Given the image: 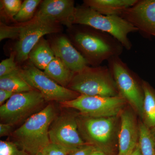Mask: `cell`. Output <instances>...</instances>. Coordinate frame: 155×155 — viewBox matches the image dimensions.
<instances>
[{
    "label": "cell",
    "mask_w": 155,
    "mask_h": 155,
    "mask_svg": "<svg viewBox=\"0 0 155 155\" xmlns=\"http://www.w3.org/2000/svg\"><path fill=\"white\" fill-rule=\"evenodd\" d=\"M90 28H78L72 36L74 45L89 65L98 67L104 61L122 54L124 47L116 39Z\"/></svg>",
    "instance_id": "obj_1"
},
{
    "label": "cell",
    "mask_w": 155,
    "mask_h": 155,
    "mask_svg": "<svg viewBox=\"0 0 155 155\" xmlns=\"http://www.w3.org/2000/svg\"><path fill=\"white\" fill-rule=\"evenodd\" d=\"M77 122L79 134L85 143L107 155H118L119 116L92 118L79 114Z\"/></svg>",
    "instance_id": "obj_2"
},
{
    "label": "cell",
    "mask_w": 155,
    "mask_h": 155,
    "mask_svg": "<svg viewBox=\"0 0 155 155\" xmlns=\"http://www.w3.org/2000/svg\"><path fill=\"white\" fill-rule=\"evenodd\" d=\"M56 118L54 108L49 104L26 119L13 134L15 143L29 155H35L49 144V130Z\"/></svg>",
    "instance_id": "obj_3"
},
{
    "label": "cell",
    "mask_w": 155,
    "mask_h": 155,
    "mask_svg": "<svg viewBox=\"0 0 155 155\" xmlns=\"http://www.w3.org/2000/svg\"><path fill=\"white\" fill-rule=\"evenodd\" d=\"M73 24L86 25L109 34L128 51L132 46L128 34L138 31L137 28L120 16L103 15L84 5L75 8Z\"/></svg>",
    "instance_id": "obj_4"
},
{
    "label": "cell",
    "mask_w": 155,
    "mask_h": 155,
    "mask_svg": "<svg viewBox=\"0 0 155 155\" xmlns=\"http://www.w3.org/2000/svg\"><path fill=\"white\" fill-rule=\"evenodd\" d=\"M67 88L84 95H119L112 73L107 66H87L79 72L74 73Z\"/></svg>",
    "instance_id": "obj_5"
},
{
    "label": "cell",
    "mask_w": 155,
    "mask_h": 155,
    "mask_svg": "<svg viewBox=\"0 0 155 155\" xmlns=\"http://www.w3.org/2000/svg\"><path fill=\"white\" fill-rule=\"evenodd\" d=\"M107 61L119 95L126 100L141 119L144 99L143 81H140L135 73L119 57L111 58Z\"/></svg>",
    "instance_id": "obj_6"
},
{
    "label": "cell",
    "mask_w": 155,
    "mask_h": 155,
    "mask_svg": "<svg viewBox=\"0 0 155 155\" xmlns=\"http://www.w3.org/2000/svg\"><path fill=\"white\" fill-rule=\"evenodd\" d=\"M61 104L65 107L77 110L80 115L92 118L119 116L128 105L126 100L120 95L104 97L80 95L74 99Z\"/></svg>",
    "instance_id": "obj_7"
},
{
    "label": "cell",
    "mask_w": 155,
    "mask_h": 155,
    "mask_svg": "<svg viewBox=\"0 0 155 155\" xmlns=\"http://www.w3.org/2000/svg\"><path fill=\"white\" fill-rule=\"evenodd\" d=\"M19 75L33 89L39 92L45 101L60 103L76 98L79 94L61 86L32 63L19 68Z\"/></svg>",
    "instance_id": "obj_8"
},
{
    "label": "cell",
    "mask_w": 155,
    "mask_h": 155,
    "mask_svg": "<svg viewBox=\"0 0 155 155\" xmlns=\"http://www.w3.org/2000/svg\"><path fill=\"white\" fill-rule=\"evenodd\" d=\"M19 25V40L15 45L14 51L16 60L19 63L25 62L28 59L31 51L43 36L61 30L58 23L35 16L30 21Z\"/></svg>",
    "instance_id": "obj_9"
},
{
    "label": "cell",
    "mask_w": 155,
    "mask_h": 155,
    "mask_svg": "<svg viewBox=\"0 0 155 155\" xmlns=\"http://www.w3.org/2000/svg\"><path fill=\"white\" fill-rule=\"evenodd\" d=\"M45 101L36 90L14 94L0 107V118L3 123L14 125L28 119Z\"/></svg>",
    "instance_id": "obj_10"
},
{
    "label": "cell",
    "mask_w": 155,
    "mask_h": 155,
    "mask_svg": "<svg viewBox=\"0 0 155 155\" xmlns=\"http://www.w3.org/2000/svg\"><path fill=\"white\" fill-rule=\"evenodd\" d=\"M49 135L51 143L64 148L69 154L86 143L78 131L77 115L64 114L55 118L50 126Z\"/></svg>",
    "instance_id": "obj_11"
},
{
    "label": "cell",
    "mask_w": 155,
    "mask_h": 155,
    "mask_svg": "<svg viewBox=\"0 0 155 155\" xmlns=\"http://www.w3.org/2000/svg\"><path fill=\"white\" fill-rule=\"evenodd\" d=\"M120 17L130 22L144 36L155 37V0H138Z\"/></svg>",
    "instance_id": "obj_12"
},
{
    "label": "cell",
    "mask_w": 155,
    "mask_h": 155,
    "mask_svg": "<svg viewBox=\"0 0 155 155\" xmlns=\"http://www.w3.org/2000/svg\"><path fill=\"white\" fill-rule=\"evenodd\" d=\"M137 115L129 105L127 106L119 115L120 125L118 155H130L138 144L139 126Z\"/></svg>",
    "instance_id": "obj_13"
},
{
    "label": "cell",
    "mask_w": 155,
    "mask_h": 155,
    "mask_svg": "<svg viewBox=\"0 0 155 155\" xmlns=\"http://www.w3.org/2000/svg\"><path fill=\"white\" fill-rule=\"evenodd\" d=\"M75 8L72 0H45L42 2L35 16L71 26L73 25Z\"/></svg>",
    "instance_id": "obj_14"
},
{
    "label": "cell",
    "mask_w": 155,
    "mask_h": 155,
    "mask_svg": "<svg viewBox=\"0 0 155 155\" xmlns=\"http://www.w3.org/2000/svg\"><path fill=\"white\" fill-rule=\"evenodd\" d=\"M51 46L55 57L74 73L79 72L88 66L85 58L66 37H57L53 41Z\"/></svg>",
    "instance_id": "obj_15"
},
{
    "label": "cell",
    "mask_w": 155,
    "mask_h": 155,
    "mask_svg": "<svg viewBox=\"0 0 155 155\" xmlns=\"http://www.w3.org/2000/svg\"><path fill=\"white\" fill-rule=\"evenodd\" d=\"M138 0H85L84 5L106 16H120L126 9L134 5Z\"/></svg>",
    "instance_id": "obj_16"
},
{
    "label": "cell",
    "mask_w": 155,
    "mask_h": 155,
    "mask_svg": "<svg viewBox=\"0 0 155 155\" xmlns=\"http://www.w3.org/2000/svg\"><path fill=\"white\" fill-rule=\"evenodd\" d=\"M55 57L51 46L43 38L35 46L28 55L30 62L35 67L44 70Z\"/></svg>",
    "instance_id": "obj_17"
},
{
    "label": "cell",
    "mask_w": 155,
    "mask_h": 155,
    "mask_svg": "<svg viewBox=\"0 0 155 155\" xmlns=\"http://www.w3.org/2000/svg\"><path fill=\"white\" fill-rule=\"evenodd\" d=\"M142 87L144 99L140 120L150 129L155 125V89L145 81L143 80Z\"/></svg>",
    "instance_id": "obj_18"
},
{
    "label": "cell",
    "mask_w": 155,
    "mask_h": 155,
    "mask_svg": "<svg viewBox=\"0 0 155 155\" xmlns=\"http://www.w3.org/2000/svg\"><path fill=\"white\" fill-rule=\"evenodd\" d=\"M44 72L58 84L67 88L74 73L59 58L55 57Z\"/></svg>",
    "instance_id": "obj_19"
},
{
    "label": "cell",
    "mask_w": 155,
    "mask_h": 155,
    "mask_svg": "<svg viewBox=\"0 0 155 155\" xmlns=\"http://www.w3.org/2000/svg\"><path fill=\"white\" fill-rule=\"evenodd\" d=\"M19 69L0 77V89L11 92L14 94L34 90L19 75Z\"/></svg>",
    "instance_id": "obj_20"
},
{
    "label": "cell",
    "mask_w": 155,
    "mask_h": 155,
    "mask_svg": "<svg viewBox=\"0 0 155 155\" xmlns=\"http://www.w3.org/2000/svg\"><path fill=\"white\" fill-rule=\"evenodd\" d=\"M139 139L138 145L141 155H155V145L153 141L150 129L141 120H139Z\"/></svg>",
    "instance_id": "obj_21"
},
{
    "label": "cell",
    "mask_w": 155,
    "mask_h": 155,
    "mask_svg": "<svg viewBox=\"0 0 155 155\" xmlns=\"http://www.w3.org/2000/svg\"><path fill=\"white\" fill-rule=\"evenodd\" d=\"M41 2V0L24 1L18 14L14 17V21L24 23L31 20L35 17V12L37 8Z\"/></svg>",
    "instance_id": "obj_22"
},
{
    "label": "cell",
    "mask_w": 155,
    "mask_h": 155,
    "mask_svg": "<svg viewBox=\"0 0 155 155\" xmlns=\"http://www.w3.org/2000/svg\"><path fill=\"white\" fill-rule=\"evenodd\" d=\"M20 0H2L1 1V8L4 14L9 18H14L21 8L22 4Z\"/></svg>",
    "instance_id": "obj_23"
},
{
    "label": "cell",
    "mask_w": 155,
    "mask_h": 155,
    "mask_svg": "<svg viewBox=\"0 0 155 155\" xmlns=\"http://www.w3.org/2000/svg\"><path fill=\"white\" fill-rule=\"evenodd\" d=\"M0 155H29L18 146L15 143L0 141Z\"/></svg>",
    "instance_id": "obj_24"
},
{
    "label": "cell",
    "mask_w": 155,
    "mask_h": 155,
    "mask_svg": "<svg viewBox=\"0 0 155 155\" xmlns=\"http://www.w3.org/2000/svg\"><path fill=\"white\" fill-rule=\"evenodd\" d=\"M15 58L16 54L15 52H13L8 58L2 61L0 64V77L12 73L19 69L15 62Z\"/></svg>",
    "instance_id": "obj_25"
},
{
    "label": "cell",
    "mask_w": 155,
    "mask_h": 155,
    "mask_svg": "<svg viewBox=\"0 0 155 155\" xmlns=\"http://www.w3.org/2000/svg\"><path fill=\"white\" fill-rule=\"evenodd\" d=\"M20 32L19 25L8 26L1 22L0 25V40L5 38H19Z\"/></svg>",
    "instance_id": "obj_26"
},
{
    "label": "cell",
    "mask_w": 155,
    "mask_h": 155,
    "mask_svg": "<svg viewBox=\"0 0 155 155\" xmlns=\"http://www.w3.org/2000/svg\"><path fill=\"white\" fill-rule=\"evenodd\" d=\"M41 152L44 155H68V151L58 145L50 143L45 147Z\"/></svg>",
    "instance_id": "obj_27"
},
{
    "label": "cell",
    "mask_w": 155,
    "mask_h": 155,
    "mask_svg": "<svg viewBox=\"0 0 155 155\" xmlns=\"http://www.w3.org/2000/svg\"><path fill=\"white\" fill-rule=\"evenodd\" d=\"M95 148L91 145L85 143L72 150L69 155H91Z\"/></svg>",
    "instance_id": "obj_28"
},
{
    "label": "cell",
    "mask_w": 155,
    "mask_h": 155,
    "mask_svg": "<svg viewBox=\"0 0 155 155\" xmlns=\"http://www.w3.org/2000/svg\"><path fill=\"white\" fill-rule=\"evenodd\" d=\"M14 125L7 123H1L0 124V137L5 136L9 135L13 130Z\"/></svg>",
    "instance_id": "obj_29"
},
{
    "label": "cell",
    "mask_w": 155,
    "mask_h": 155,
    "mask_svg": "<svg viewBox=\"0 0 155 155\" xmlns=\"http://www.w3.org/2000/svg\"><path fill=\"white\" fill-rule=\"evenodd\" d=\"M14 94L11 92L0 89V105H2L5 102L8 100Z\"/></svg>",
    "instance_id": "obj_30"
},
{
    "label": "cell",
    "mask_w": 155,
    "mask_h": 155,
    "mask_svg": "<svg viewBox=\"0 0 155 155\" xmlns=\"http://www.w3.org/2000/svg\"><path fill=\"white\" fill-rule=\"evenodd\" d=\"M130 155H141L138 143L137 147H136L135 149L133 151V152L131 153Z\"/></svg>",
    "instance_id": "obj_31"
},
{
    "label": "cell",
    "mask_w": 155,
    "mask_h": 155,
    "mask_svg": "<svg viewBox=\"0 0 155 155\" xmlns=\"http://www.w3.org/2000/svg\"><path fill=\"white\" fill-rule=\"evenodd\" d=\"M91 155H107L104 153L102 151L95 148L93 151Z\"/></svg>",
    "instance_id": "obj_32"
},
{
    "label": "cell",
    "mask_w": 155,
    "mask_h": 155,
    "mask_svg": "<svg viewBox=\"0 0 155 155\" xmlns=\"http://www.w3.org/2000/svg\"><path fill=\"white\" fill-rule=\"evenodd\" d=\"M150 131L153 141L155 145V125L151 129H150Z\"/></svg>",
    "instance_id": "obj_33"
},
{
    "label": "cell",
    "mask_w": 155,
    "mask_h": 155,
    "mask_svg": "<svg viewBox=\"0 0 155 155\" xmlns=\"http://www.w3.org/2000/svg\"><path fill=\"white\" fill-rule=\"evenodd\" d=\"M35 155H44L41 152H40L36 154Z\"/></svg>",
    "instance_id": "obj_34"
}]
</instances>
